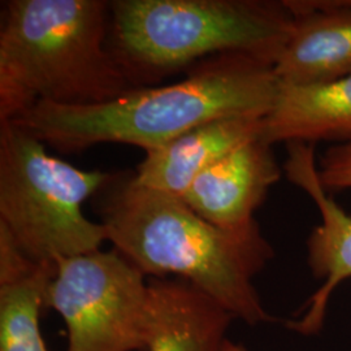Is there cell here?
Segmentation results:
<instances>
[{
  "mask_svg": "<svg viewBox=\"0 0 351 351\" xmlns=\"http://www.w3.org/2000/svg\"><path fill=\"white\" fill-rule=\"evenodd\" d=\"M110 175L75 168L21 126L0 121V223L36 263L101 250L106 228L88 220L82 206Z\"/></svg>",
  "mask_w": 351,
  "mask_h": 351,
  "instance_id": "cell-5",
  "label": "cell"
},
{
  "mask_svg": "<svg viewBox=\"0 0 351 351\" xmlns=\"http://www.w3.org/2000/svg\"><path fill=\"white\" fill-rule=\"evenodd\" d=\"M233 319L186 280L149 278L145 351H223Z\"/></svg>",
  "mask_w": 351,
  "mask_h": 351,
  "instance_id": "cell-10",
  "label": "cell"
},
{
  "mask_svg": "<svg viewBox=\"0 0 351 351\" xmlns=\"http://www.w3.org/2000/svg\"><path fill=\"white\" fill-rule=\"evenodd\" d=\"M53 274L55 264H42L33 275L0 285V351H49L39 316Z\"/></svg>",
  "mask_w": 351,
  "mask_h": 351,
  "instance_id": "cell-13",
  "label": "cell"
},
{
  "mask_svg": "<svg viewBox=\"0 0 351 351\" xmlns=\"http://www.w3.org/2000/svg\"><path fill=\"white\" fill-rule=\"evenodd\" d=\"M293 25L285 1L113 0L107 47L132 88H151L216 55L275 65Z\"/></svg>",
  "mask_w": 351,
  "mask_h": 351,
  "instance_id": "cell-4",
  "label": "cell"
},
{
  "mask_svg": "<svg viewBox=\"0 0 351 351\" xmlns=\"http://www.w3.org/2000/svg\"><path fill=\"white\" fill-rule=\"evenodd\" d=\"M261 138L268 145L351 142V75L314 85L281 84L264 117Z\"/></svg>",
  "mask_w": 351,
  "mask_h": 351,
  "instance_id": "cell-12",
  "label": "cell"
},
{
  "mask_svg": "<svg viewBox=\"0 0 351 351\" xmlns=\"http://www.w3.org/2000/svg\"><path fill=\"white\" fill-rule=\"evenodd\" d=\"M278 88L274 64L224 53L195 64L171 85L133 88L94 106L39 103L10 121L64 154L99 143H125L150 152L213 120L265 117Z\"/></svg>",
  "mask_w": 351,
  "mask_h": 351,
  "instance_id": "cell-2",
  "label": "cell"
},
{
  "mask_svg": "<svg viewBox=\"0 0 351 351\" xmlns=\"http://www.w3.org/2000/svg\"><path fill=\"white\" fill-rule=\"evenodd\" d=\"M0 27V121L39 103L94 106L133 90L107 47L110 1L8 0Z\"/></svg>",
  "mask_w": 351,
  "mask_h": 351,
  "instance_id": "cell-3",
  "label": "cell"
},
{
  "mask_svg": "<svg viewBox=\"0 0 351 351\" xmlns=\"http://www.w3.org/2000/svg\"><path fill=\"white\" fill-rule=\"evenodd\" d=\"M284 171L289 181L301 188L315 203L322 223L307 241L308 264L315 276L324 280L322 288L307 302L300 319L287 326L302 335H314L324 322L326 306L333 290L351 277V216L345 213L323 186L314 145L288 143Z\"/></svg>",
  "mask_w": 351,
  "mask_h": 351,
  "instance_id": "cell-7",
  "label": "cell"
},
{
  "mask_svg": "<svg viewBox=\"0 0 351 351\" xmlns=\"http://www.w3.org/2000/svg\"><path fill=\"white\" fill-rule=\"evenodd\" d=\"M223 351H247V349L245 346H242V345L236 343V342H233V341L228 339L226 341V343H224Z\"/></svg>",
  "mask_w": 351,
  "mask_h": 351,
  "instance_id": "cell-16",
  "label": "cell"
},
{
  "mask_svg": "<svg viewBox=\"0 0 351 351\" xmlns=\"http://www.w3.org/2000/svg\"><path fill=\"white\" fill-rule=\"evenodd\" d=\"M113 249L150 278L186 280L250 326L267 323L254 277L275 256L258 221L215 226L181 198L139 185L134 172H111L91 198Z\"/></svg>",
  "mask_w": 351,
  "mask_h": 351,
  "instance_id": "cell-1",
  "label": "cell"
},
{
  "mask_svg": "<svg viewBox=\"0 0 351 351\" xmlns=\"http://www.w3.org/2000/svg\"><path fill=\"white\" fill-rule=\"evenodd\" d=\"M45 307L62 316L66 351H145L149 280L117 251L56 261Z\"/></svg>",
  "mask_w": 351,
  "mask_h": 351,
  "instance_id": "cell-6",
  "label": "cell"
},
{
  "mask_svg": "<svg viewBox=\"0 0 351 351\" xmlns=\"http://www.w3.org/2000/svg\"><path fill=\"white\" fill-rule=\"evenodd\" d=\"M40 265L26 254L7 226L0 223V285L30 276Z\"/></svg>",
  "mask_w": 351,
  "mask_h": 351,
  "instance_id": "cell-14",
  "label": "cell"
},
{
  "mask_svg": "<svg viewBox=\"0 0 351 351\" xmlns=\"http://www.w3.org/2000/svg\"><path fill=\"white\" fill-rule=\"evenodd\" d=\"M317 172L326 191L351 189V142L329 147L320 158Z\"/></svg>",
  "mask_w": 351,
  "mask_h": 351,
  "instance_id": "cell-15",
  "label": "cell"
},
{
  "mask_svg": "<svg viewBox=\"0 0 351 351\" xmlns=\"http://www.w3.org/2000/svg\"><path fill=\"white\" fill-rule=\"evenodd\" d=\"M271 147L261 137L239 146L202 172L181 199L215 226H250L254 213L281 177Z\"/></svg>",
  "mask_w": 351,
  "mask_h": 351,
  "instance_id": "cell-8",
  "label": "cell"
},
{
  "mask_svg": "<svg viewBox=\"0 0 351 351\" xmlns=\"http://www.w3.org/2000/svg\"><path fill=\"white\" fill-rule=\"evenodd\" d=\"M264 117H223L195 126L146 152L134 178L139 185L182 198L194 180L239 146L259 138Z\"/></svg>",
  "mask_w": 351,
  "mask_h": 351,
  "instance_id": "cell-11",
  "label": "cell"
},
{
  "mask_svg": "<svg viewBox=\"0 0 351 351\" xmlns=\"http://www.w3.org/2000/svg\"><path fill=\"white\" fill-rule=\"evenodd\" d=\"M294 25L275 64L281 84L314 85L351 75V0H287Z\"/></svg>",
  "mask_w": 351,
  "mask_h": 351,
  "instance_id": "cell-9",
  "label": "cell"
}]
</instances>
